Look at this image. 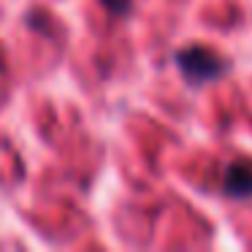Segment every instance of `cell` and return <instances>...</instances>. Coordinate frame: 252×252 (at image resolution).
Segmentation results:
<instances>
[{
    "label": "cell",
    "mask_w": 252,
    "mask_h": 252,
    "mask_svg": "<svg viewBox=\"0 0 252 252\" xmlns=\"http://www.w3.org/2000/svg\"><path fill=\"white\" fill-rule=\"evenodd\" d=\"M176 68H179L182 76L192 87H201L206 82H217L228 71V63L214 49H206V46H185V49L176 52Z\"/></svg>",
    "instance_id": "cell-1"
},
{
    "label": "cell",
    "mask_w": 252,
    "mask_h": 252,
    "mask_svg": "<svg viewBox=\"0 0 252 252\" xmlns=\"http://www.w3.org/2000/svg\"><path fill=\"white\" fill-rule=\"evenodd\" d=\"M222 192L228 198H236V201L252 198V163L250 160H239V163L228 165V171L222 176Z\"/></svg>",
    "instance_id": "cell-2"
},
{
    "label": "cell",
    "mask_w": 252,
    "mask_h": 252,
    "mask_svg": "<svg viewBox=\"0 0 252 252\" xmlns=\"http://www.w3.org/2000/svg\"><path fill=\"white\" fill-rule=\"evenodd\" d=\"M103 6L109 8L111 14H125L130 8V0H103Z\"/></svg>",
    "instance_id": "cell-3"
}]
</instances>
